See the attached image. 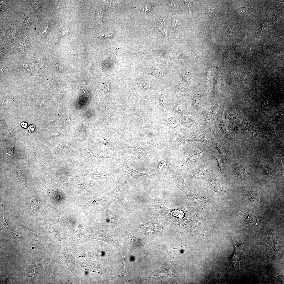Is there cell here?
I'll return each instance as SVG.
<instances>
[{
	"label": "cell",
	"instance_id": "43",
	"mask_svg": "<svg viewBox=\"0 0 284 284\" xmlns=\"http://www.w3.org/2000/svg\"><path fill=\"white\" fill-rule=\"evenodd\" d=\"M164 21L163 18L162 17L160 19L159 21V26H161L164 24Z\"/></svg>",
	"mask_w": 284,
	"mask_h": 284
},
{
	"label": "cell",
	"instance_id": "35",
	"mask_svg": "<svg viewBox=\"0 0 284 284\" xmlns=\"http://www.w3.org/2000/svg\"><path fill=\"white\" fill-rule=\"evenodd\" d=\"M161 105L163 106L164 105L165 101V95L164 94H161L160 97Z\"/></svg>",
	"mask_w": 284,
	"mask_h": 284
},
{
	"label": "cell",
	"instance_id": "45",
	"mask_svg": "<svg viewBox=\"0 0 284 284\" xmlns=\"http://www.w3.org/2000/svg\"><path fill=\"white\" fill-rule=\"evenodd\" d=\"M21 125L22 126V127L23 128H26L27 127L28 125H27V123H25L24 122H23L22 123H21Z\"/></svg>",
	"mask_w": 284,
	"mask_h": 284
},
{
	"label": "cell",
	"instance_id": "33",
	"mask_svg": "<svg viewBox=\"0 0 284 284\" xmlns=\"http://www.w3.org/2000/svg\"><path fill=\"white\" fill-rule=\"evenodd\" d=\"M272 26L274 28L276 29H277L278 27L277 18V16H275L273 17V19L272 22Z\"/></svg>",
	"mask_w": 284,
	"mask_h": 284
},
{
	"label": "cell",
	"instance_id": "15",
	"mask_svg": "<svg viewBox=\"0 0 284 284\" xmlns=\"http://www.w3.org/2000/svg\"><path fill=\"white\" fill-rule=\"evenodd\" d=\"M153 203L155 206V210L157 213H159L160 215V213L162 212L164 214H167L168 211L167 209L164 205L163 202L161 199L152 200Z\"/></svg>",
	"mask_w": 284,
	"mask_h": 284
},
{
	"label": "cell",
	"instance_id": "25",
	"mask_svg": "<svg viewBox=\"0 0 284 284\" xmlns=\"http://www.w3.org/2000/svg\"><path fill=\"white\" fill-rule=\"evenodd\" d=\"M40 238V235L39 234L34 233L33 237L31 242V246L33 248L35 249L38 246Z\"/></svg>",
	"mask_w": 284,
	"mask_h": 284
},
{
	"label": "cell",
	"instance_id": "38",
	"mask_svg": "<svg viewBox=\"0 0 284 284\" xmlns=\"http://www.w3.org/2000/svg\"><path fill=\"white\" fill-rule=\"evenodd\" d=\"M28 128L29 131L30 133H32L34 130L35 127L34 125L31 124L28 127Z\"/></svg>",
	"mask_w": 284,
	"mask_h": 284
},
{
	"label": "cell",
	"instance_id": "36",
	"mask_svg": "<svg viewBox=\"0 0 284 284\" xmlns=\"http://www.w3.org/2000/svg\"><path fill=\"white\" fill-rule=\"evenodd\" d=\"M24 67L26 69L29 71L33 72V67L29 64H24Z\"/></svg>",
	"mask_w": 284,
	"mask_h": 284
},
{
	"label": "cell",
	"instance_id": "31",
	"mask_svg": "<svg viewBox=\"0 0 284 284\" xmlns=\"http://www.w3.org/2000/svg\"><path fill=\"white\" fill-rule=\"evenodd\" d=\"M119 45H117L114 47L107 48L108 50L113 54H116L118 52Z\"/></svg>",
	"mask_w": 284,
	"mask_h": 284
},
{
	"label": "cell",
	"instance_id": "3",
	"mask_svg": "<svg viewBox=\"0 0 284 284\" xmlns=\"http://www.w3.org/2000/svg\"><path fill=\"white\" fill-rule=\"evenodd\" d=\"M167 169L168 171L166 176L169 182L177 186L184 195L187 197L189 192V188L185 182L181 172L171 166H168Z\"/></svg>",
	"mask_w": 284,
	"mask_h": 284
},
{
	"label": "cell",
	"instance_id": "4",
	"mask_svg": "<svg viewBox=\"0 0 284 284\" xmlns=\"http://www.w3.org/2000/svg\"><path fill=\"white\" fill-rule=\"evenodd\" d=\"M200 141L210 145L204 134L201 132H191L177 135L176 141L179 145L186 143Z\"/></svg>",
	"mask_w": 284,
	"mask_h": 284
},
{
	"label": "cell",
	"instance_id": "10",
	"mask_svg": "<svg viewBox=\"0 0 284 284\" xmlns=\"http://www.w3.org/2000/svg\"><path fill=\"white\" fill-rule=\"evenodd\" d=\"M257 165L260 170L265 175H266L274 182L278 189H279L278 181L276 178L274 172L270 165L262 161H259Z\"/></svg>",
	"mask_w": 284,
	"mask_h": 284
},
{
	"label": "cell",
	"instance_id": "30",
	"mask_svg": "<svg viewBox=\"0 0 284 284\" xmlns=\"http://www.w3.org/2000/svg\"><path fill=\"white\" fill-rule=\"evenodd\" d=\"M107 220L109 222H113L116 220L117 217L115 214L110 213L108 215Z\"/></svg>",
	"mask_w": 284,
	"mask_h": 284
},
{
	"label": "cell",
	"instance_id": "13",
	"mask_svg": "<svg viewBox=\"0 0 284 284\" xmlns=\"http://www.w3.org/2000/svg\"><path fill=\"white\" fill-rule=\"evenodd\" d=\"M4 203H2L0 213V230L11 234L15 238H17L19 236L13 233L7 224L4 217Z\"/></svg>",
	"mask_w": 284,
	"mask_h": 284
},
{
	"label": "cell",
	"instance_id": "7",
	"mask_svg": "<svg viewBox=\"0 0 284 284\" xmlns=\"http://www.w3.org/2000/svg\"><path fill=\"white\" fill-rule=\"evenodd\" d=\"M206 149L200 145L191 148L186 152L183 161V165L186 167L196 162L200 158L202 153Z\"/></svg>",
	"mask_w": 284,
	"mask_h": 284
},
{
	"label": "cell",
	"instance_id": "19",
	"mask_svg": "<svg viewBox=\"0 0 284 284\" xmlns=\"http://www.w3.org/2000/svg\"><path fill=\"white\" fill-rule=\"evenodd\" d=\"M277 166L281 173H284V152L283 151L278 153L276 158Z\"/></svg>",
	"mask_w": 284,
	"mask_h": 284
},
{
	"label": "cell",
	"instance_id": "32",
	"mask_svg": "<svg viewBox=\"0 0 284 284\" xmlns=\"http://www.w3.org/2000/svg\"><path fill=\"white\" fill-rule=\"evenodd\" d=\"M207 16L209 19H211L215 17V15L213 11L211 9L209 8L207 11Z\"/></svg>",
	"mask_w": 284,
	"mask_h": 284
},
{
	"label": "cell",
	"instance_id": "37",
	"mask_svg": "<svg viewBox=\"0 0 284 284\" xmlns=\"http://www.w3.org/2000/svg\"><path fill=\"white\" fill-rule=\"evenodd\" d=\"M140 85L142 86L143 88L150 89L152 88L150 84L148 83H141Z\"/></svg>",
	"mask_w": 284,
	"mask_h": 284
},
{
	"label": "cell",
	"instance_id": "22",
	"mask_svg": "<svg viewBox=\"0 0 284 284\" xmlns=\"http://www.w3.org/2000/svg\"><path fill=\"white\" fill-rule=\"evenodd\" d=\"M244 219L247 222L256 224L259 221L258 216L251 214L244 213Z\"/></svg>",
	"mask_w": 284,
	"mask_h": 284
},
{
	"label": "cell",
	"instance_id": "41",
	"mask_svg": "<svg viewBox=\"0 0 284 284\" xmlns=\"http://www.w3.org/2000/svg\"><path fill=\"white\" fill-rule=\"evenodd\" d=\"M69 32V29L68 28H66L64 29L62 32V35H64L68 34Z\"/></svg>",
	"mask_w": 284,
	"mask_h": 284
},
{
	"label": "cell",
	"instance_id": "5",
	"mask_svg": "<svg viewBox=\"0 0 284 284\" xmlns=\"http://www.w3.org/2000/svg\"><path fill=\"white\" fill-rule=\"evenodd\" d=\"M154 141H150L144 145L126 149L125 151L126 153L136 156L143 163L149 155L154 147Z\"/></svg>",
	"mask_w": 284,
	"mask_h": 284
},
{
	"label": "cell",
	"instance_id": "46",
	"mask_svg": "<svg viewBox=\"0 0 284 284\" xmlns=\"http://www.w3.org/2000/svg\"><path fill=\"white\" fill-rule=\"evenodd\" d=\"M246 8L243 7L242 8H241L240 10L239 11H238V13H241V12H244L246 10Z\"/></svg>",
	"mask_w": 284,
	"mask_h": 284
},
{
	"label": "cell",
	"instance_id": "18",
	"mask_svg": "<svg viewBox=\"0 0 284 284\" xmlns=\"http://www.w3.org/2000/svg\"><path fill=\"white\" fill-rule=\"evenodd\" d=\"M212 145L217 150L220 155L226 158L227 152L223 144L219 141H216L213 143Z\"/></svg>",
	"mask_w": 284,
	"mask_h": 284
},
{
	"label": "cell",
	"instance_id": "47",
	"mask_svg": "<svg viewBox=\"0 0 284 284\" xmlns=\"http://www.w3.org/2000/svg\"><path fill=\"white\" fill-rule=\"evenodd\" d=\"M161 31L164 34H165L166 36L167 35L168 33V31H167L166 29H163V30H162Z\"/></svg>",
	"mask_w": 284,
	"mask_h": 284
},
{
	"label": "cell",
	"instance_id": "24",
	"mask_svg": "<svg viewBox=\"0 0 284 284\" xmlns=\"http://www.w3.org/2000/svg\"><path fill=\"white\" fill-rule=\"evenodd\" d=\"M266 281L271 283H281L284 282V274L276 277H264Z\"/></svg>",
	"mask_w": 284,
	"mask_h": 284
},
{
	"label": "cell",
	"instance_id": "48",
	"mask_svg": "<svg viewBox=\"0 0 284 284\" xmlns=\"http://www.w3.org/2000/svg\"><path fill=\"white\" fill-rule=\"evenodd\" d=\"M182 245V246H180V247H179L178 248L175 247V248H173V249H170V250H177V249L180 248V247H184V246H188V245Z\"/></svg>",
	"mask_w": 284,
	"mask_h": 284
},
{
	"label": "cell",
	"instance_id": "17",
	"mask_svg": "<svg viewBox=\"0 0 284 284\" xmlns=\"http://www.w3.org/2000/svg\"><path fill=\"white\" fill-rule=\"evenodd\" d=\"M113 197L116 200L123 205L126 210H128V207L126 199L123 194L118 192H115L113 194Z\"/></svg>",
	"mask_w": 284,
	"mask_h": 284
},
{
	"label": "cell",
	"instance_id": "28",
	"mask_svg": "<svg viewBox=\"0 0 284 284\" xmlns=\"http://www.w3.org/2000/svg\"><path fill=\"white\" fill-rule=\"evenodd\" d=\"M152 73L154 76L157 77H161L165 74L166 71L162 69H155L153 70Z\"/></svg>",
	"mask_w": 284,
	"mask_h": 284
},
{
	"label": "cell",
	"instance_id": "44",
	"mask_svg": "<svg viewBox=\"0 0 284 284\" xmlns=\"http://www.w3.org/2000/svg\"><path fill=\"white\" fill-rule=\"evenodd\" d=\"M98 14L99 16H101L102 17V16H103V10L102 9H100L98 10Z\"/></svg>",
	"mask_w": 284,
	"mask_h": 284
},
{
	"label": "cell",
	"instance_id": "6",
	"mask_svg": "<svg viewBox=\"0 0 284 284\" xmlns=\"http://www.w3.org/2000/svg\"><path fill=\"white\" fill-rule=\"evenodd\" d=\"M117 161L121 165L122 175L126 184H127L128 180L129 178H134L138 182H139V179L141 176H147L151 177L152 176L153 173L151 171L146 173H141L131 168L124 160L119 159Z\"/></svg>",
	"mask_w": 284,
	"mask_h": 284
},
{
	"label": "cell",
	"instance_id": "1",
	"mask_svg": "<svg viewBox=\"0 0 284 284\" xmlns=\"http://www.w3.org/2000/svg\"><path fill=\"white\" fill-rule=\"evenodd\" d=\"M232 242L234 248V252L229 257H226L231 263L232 269L227 275L232 278L240 276L242 275L240 269V262L242 256L244 247L243 243L241 238L238 236H229L226 237Z\"/></svg>",
	"mask_w": 284,
	"mask_h": 284
},
{
	"label": "cell",
	"instance_id": "21",
	"mask_svg": "<svg viewBox=\"0 0 284 284\" xmlns=\"http://www.w3.org/2000/svg\"><path fill=\"white\" fill-rule=\"evenodd\" d=\"M106 201L99 197H92L89 198L87 202L92 206H99L105 204Z\"/></svg>",
	"mask_w": 284,
	"mask_h": 284
},
{
	"label": "cell",
	"instance_id": "42",
	"mask_svg": "<svg viewBox=\"0 0 284 284\" xmlns=\"http://www.w3.org/2000/svg\"><path fill=\"white\" fill-rule=\"evenodd\" d=\"M109 89V83H106L105 87V90L106 92H108Z\"/></svg>",
	"mask_w": 284,
	"mask_h": 284
},
{
	"label": "cell",
	"instance_id": "29",
	"mask_svg": "<svg viewBox=\"0 0 284 284\" xmlns=\"http://www.w3.org/2000/svg\"><path fill=\"white\" fill-rule=\"evenodd\" d=\"M127 237L132 242L139 243L145 240L144 239H140L137 238L133 236L130 234L127 233Z\"/></svg>",
	"mask_w": 284,
	"mask_h": 284
},
{
	"label": "cell",
	"instance_id": "34",
	"mask_svg": "<svg viewBox=\"0 0 284 284\" xmlns=\"http://www.w3.org/2000/svg\"><path fill=\"white\" fill-rule=\"evenodd\" d=\"M24 21L25 23L27 25H30L31 24V19L28 16H24Z\"/></svg>",
	"mask_w": 284,
	"mask_h": 284
},
{
	"label": "cell",
	"instance_id": "11",
	"mask_svg": "<svg viewBox=\"0 0 284 284\" xmlns=\"http://www.w3.org/2000/svg\"><path fill=\"white\" fill-rule=\"evenodd\" d=\"M224 100H219L215 105L208 109L205 118V124L206 125H210L214 123L219 108Z\"/></svg>",
	"mask_w": 284,
	"mask_h": 284
},
{
	"label": "cell",
	"instance_id": "2",
	"mask_svg": "<svg viewBox=\"0 0 284 284\" xmlns=\"http://www.w3.org/2000/svg\"><path fill=\"white\" fill-rule=\"evenodd\" d=\"M233 155L234 162L233 172L234 182L238 183L243 180L253 178L254 175L250 168L243 160L241 153L236 152Z\"/></svg>",
	"mask_w": 284,
	"mask_h": 284
},
{
	"label": "cell",
	"instance_id": "49",
	"mask_svg": "<svg viewBox=\"0 0 284 284\" xmlns=\"http://www.w3.org/2000/svg\"><path fill=\"white\" fill-rule=\"evenodd\" d=\"M171 6H172V7H173V8H174V7L175 6V4H174L172 2H171Z\"/></svg>",
	"mask_w": 284,
	"mask_h": 284
},
{
	"label": "cell",
	"instance_id": "8",
	"mask_svg": "<svg viewBox=\"0 0 284 284\" xmlns=\"http://www.w3.org/2000/svg\"><path fill=\"white\" fill-rule=\"evenodd\" d=\"M226 105V104L221 106L217 111L215 122L216 128L217 131L221 135L229 140L234 141L235 139L232 138L228 131L223 120V113Z\"/></svg>",
	"mask_w": 284,
	"mask_h": 284
},
{
	"label": "cell",
	"instance_id": "12",
	"mask_svg": "<svg viewBox=\"0 0 284 284\" xmlns=\"http://www.w3.org/2000/svg\"><path fill=\"white\" fill-rule=\"evenodd\" d=\"M209 167V164L207 163H202L199 165L192 172L193 178L196 180L202 178L207 173Z\"/></svg>",
	"mask_w": 284,
	"mask_h": 284
},
{
	"label": "cell",
	"instance_id": "26",
	"mask_svg": "<svg viewBox=\"0 0 284 284\" xmlns=\"http://www.w3.org/2000/svg\"><path fill=\"white\" fill-rule=\"evenodd\" d=\"M283 115V114L280 112H277L273 115L271 118L269 122L274 125H275L278 122L280 119Z\"/></svg>",
	"mask_w": 284,
	"mask_h": 284
},
{
	"label": "cell",
	"instance_id": "9",
	"mask_svg": "<svg viewBox=\"0 0 284 284\" xmlns=\"http://www.w3.org/2000/svg\"><path fill=\"white\" fill-rule=\"evenodd\" d=\"M207 183L208 189L212 194L219 195L225 192V185L221 179L212 177L207 180Z\"/></svg>",
	"mask_w": 284,
	"mask_h": 284
},
{
	"label": "cell",
	"instance_id": "20",
	"mask_svg": "<svg viewBox=\"0 0 284 284\" xmlns=\"http://www.w3.org/2000/svg\"><path fill=\"white\" fill-rule=\"evenodd\" d=\"M212 156L215 158L217 161V166L221 171H223L224 170L225 166V158L220 154L217 155L215 153L213 154Z\"/></svg>",
	"mask_w": 284,
	"mask_h": 284
},
{
	"label": "cell",
	"instance_id": "16",
	"mask_svg": "<svg viewBox=\"0 0 284 284\" xmlns=\"http://www.w3.org/2000/svg\"><path fill=\"white\" fill-rule=\"evenodd\" d=\"M242 114L240 112L239 115L232 114L227 115L226 116V119L230 126H231L240 122L241 120Z\"/></svg>",
	"mask_w": 284,
	"mask_h": 284
},
{
	"label": "cell",
	"instance_id": "50",
	"mask_svg": "<svg viewBox=\"0 0 284 284\" xmlns=\"http://www.w3.org/2000/svg\"><path fill=\"white\" fill-rule=\"evenodd\" d=\"M83 92H84V93H85V94H86V93H85V92L84 91V90H83Z\"/></svg>",
	"mask_w": 284,
	"mask_h": 284
},
{
	"label": "cell",
	"instance_id": "40",
	"mask_svg": "<svg viewBox=\"0 0 284 284\" xmlns=\"http://www.w3.org/2000/svg\"><path fill=\"white\" fill-rule=\"evenodd\" d=\"M265 24L260 23L259 24V26L262 32L265 29V28L266 25H265Z\"/></svg>",
	"mask_w": 284,
	"mask_h": 284
},
{
	"label": "cell",
	"instance_id": "14",
	"mask_svg": "<svg viewBox=\"0 0 284 284\" xmlns=\"http://www.w3.org/2000/svg\"><path fill=\"white\" fill-rule=\"evenodd\" d=\"M243 190L245 194L250 201L255 203L260 202V197L255 190L249 187H246Z\"/></svg>",
	"mask_w": 284,
	"mask_h": 284
},
{
	"label": "cell",
	"instance_id": "23",
	"mask_svg": "<svg viewBox=\"0 0 284 284\" xmlns=\"http://www.w3.org/2000/svg\"><path fill=\"white\" fill-rule=\"evenodd\" d=\"M178 120L175 117L170 116L166 120V123L169 127L176 128L179 127L180 125L179 122Z\"/></svg>",
	"mask_w": 284,
	"mask_h": 284
},
{
	"label": "cell",
	"instance_id": "39",
	"mask_svg": "<svg viewBox=\"0 0 284 284\" xmlns=\"http://www.w3.org/2000/svg\"><path fill=\"white\" fill-rule=\"evenodd\" d=\"M173 23L174 26L175 28L176 29H178L180 24L179 22L178 21L177 19H175L174 20Z\"/></svg>",
	"mask_w": 284,
	"mask_h": 284
},
{
	"label": "cell",
	"instance_id": "27",
	"mask_svg": "<svg viewBox=\"0 0 284 284\" xmlns=\"http://www.w3.org/2000/svg\"><path fill=\"white\" fill-rule=\"evenodd\" d=\"M166 158L163 160L158 164L156 169L158 173H159L164 168H167L168 166L166 164Z\"/></svg>",
	"mask_w": 284,
	"mask_h": 284
}]
</instances>
